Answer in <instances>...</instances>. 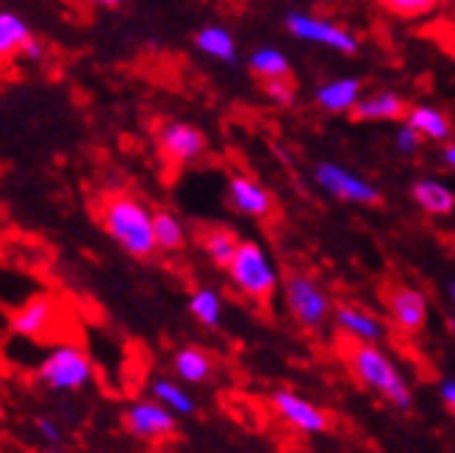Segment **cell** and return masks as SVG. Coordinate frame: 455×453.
<instances>
[{
  "instance_id": "obj_1",
  "label": "cell",
  "mask_w": 455,
  "mask_h": 453,
  "mask_svg": "<svg viewBox=\"0 0 455 453\" xmlns=\"http://www.w3.org/2000/svg\"><path fill=\"white\" fill-rule=\"evenodd\" d=\"M339 356L345 359V368L363 390L375 392L386 403H392L395 409H408L411 406V387H408L405 376L392 361V356L380 351L378 343H361V339L345 334L339 339Z\"/></svg>"
},
{
  "instance_id": "obj_2",
  "label": "cell",
  "mask_w": 455,
  "mask_h": 453,
  "mask_svg": "<svg viewBox=\"0 0 455 453\" xmlns=\"http://www.w3.org/2000/svg\"><path fill=\"white\" fill-rule=\"evenodd\" d=\"M103 231L133 259H148L158 251L153 234V212L131 195H111L98 206Z\"/></svg>"
},
{
  "instance_id": "obj_3",
  "label": "cell",
  "mask_w": 455,
  "mask_h": 453,
  "mask_svg": "<svg viewBox=\"0 0 455 453\" xmlns=\"http://www.w3.org/2000/svg\"><path fill=\"white\" fill-rule=\"evenodd\" d=\"M228 276H231L234 287L242 292L244 298L256 301V303H269V298L275 295V289L281 284V276L261 242L256 239H244L236 247V256L231 264L225 267Z\"/></svg>"
},
{
  "instance_id": "obj_4",
  "label": "cell",
  "mask_w": 455,
  "mask_h": 453,
  "mask_svg": "<svg viewBox=\"0 0 455 453\" xmlns=\"http://www.w3.org/2000/svg\"><path fill=\"white\" fill-rule=\"evenodd\" d=\"M283 303L291 320L306 331H320L333 311L325 287L314 276L298 273V270L283 279Z\"/></svg>"
},
{
  "instance_id": "obj_5",
  "label": "cell",
  "mask_w": 455,
  "mask_h": 453,
  "mask_svg": "<svg viewBox=\"0 0 455 453\" xmlns=\"http://www.w3.org/2000/svg\"><path fill=\"white\" fill-rule=\"evenodd\" d=\"M36 378L53 392H76L95 378V368L84 348L59 345L39 361Z\"/></svg>"
},
{
  "instance_id": "obj_6",
  "label": "cell",
  "mask_w": 455,
  "mask_h": 453,
  "mask_svg": "<svg viewBox=\"0 0 455 453\" xmlns=\"http://www.w3.org/2000/svg\"><path fill=\"white\" fill-rule=\"evenodd\" d=\"M283 26L294 39L323 44V48H331V51L345 53V56H353L361 48L358 36L350 28L339 26V22H333V20L308 14V12H289L283 17Z\"/></svg>"
},
{
  "instance_id": "obj_7",
  "label": "cell",
  "mask_w": 455,
  "mask_h": 453,
  "mask_svg": "<svg viewBox=\"0 0 455 453\" xmlns=\"http://www.w3.org/2000/svg\"><path fill=\"white\" fill-rule=\"evenodd\" d=\"M123 428L140 442H167L175 437V412L162 400H140L123 415Z\"/></svg>"
},
{
  "instance_id": "obj_8",
  "label": "cell",
  "mask_w": 455,
  "mask_h": 453,
  "mask_svg": "<svg viewBox=\"0 0 455 453\" xmlns=\"http://www.w3.org/2000/svg\"><path fill=\"white\" fill-rule=\"evenodd\" d=\"M380 303L403 334H419L427 323V298L411 284H386Z\"/></svg>"
},
{
  "instance_id": "obj_9",
  "label": "cell",
  "mask_w": 455,
  "mask_h": 453,
  "mask_svg": "<svg viewBox=\"0 0 455 453\" xmlns=\"http://www.w3.org/2000/svg\"><path fill=\"white\" fill-rule=\"evenodd\" d=\"M314 181L320 184L331 198L347 200V203H361V206H378L383 200L380 190L372 187L367 178H361L345 167H339L333 162H320L314 167Z\"/></svg>"
},
{
  "instance_id": "obj_10",
  "label": "cell",
  "mask_w": 455,
  "mask_h": 453,
  "mask_svg": "<svg viewBox=\"0 0 455 453\" xmlns=\"http://www.w3.org/2000/svg\"><path fill=\"white\" fill-rule=\"evenodd\" d=\"M156 148L162 153L164 162H170V165H192L209 150V140L197 125L170 120L158 128Z\"/></svg>"
},
{
  "instance_id": "obj_11",
  "label": "cell",
  "mask_w": 455,
  "mask_h": 453,
  "mask_svg": "<svg viewBox=\"0 0 455 453\" xmlns=\"http://www.w3.org/2000/svg\"><path fill=\"white\" fill-rule=\"evenodd\" d=\"M61 320V309L59 301L51 295H31L26 303H20L17 309H12L9 314V328L17 336L26 339H44L51 331L56 334Z\"/></svg>"
},
{
  "instance_id": "obj_12",
  "label": "cell",
  "mask_w": 455,
  "mask_h": 453,
  "mask_svg": "<svg viewBox=\"0 0 455 453\" xmlns=\"http://www.w3.org/2000/svg\"><path fill=\"white\" fill-rule=\"evenodd\" d=\"M269 403H272V409H275V415L300 434H325L331 428L328 412H323L320 406H314L311 400H306L303 395L291 390H275Z\"/></svg>"
},
{
  "instance_id": "obj_13",
  "label": "cell",
  "mask_w": 455,
  "mask_h": 453,
  "mask_svg": "<svg viewBox=\"0 0 455 453\" xmlns=\"http://www.w3.org/2000/svg\"><path fill=\"white\" fill-rule=\"evenodd\" d=\"M228 200L239 214L256 217V220H267L272 212H275V200H272L269 190L261 187L256 178L234 173L228 178Z\"/></svg>"
},
{
  "instance_id": "obj_14",
  "label": "cell",
  "mask_w": 455,
  "mask_h": 453,
  "mask_svg": "<svg viewBox=\"0 0 455 453\" xmlns=\"http://www.w3.org/2000/svg\"><path fill=\"white\" fill-rule=\"evenodd\" d=\"M333 320H336L341 334L361 339V343H380V339L386 336V326L378 320V314H372L370 309H363V306H355V303L336 306L333 309Z\"/></svg>"
},
{
  "instance_id": "obj_15",
  "label": "cell",
  "mask_w": 455,
  "mask_h": 453,
  "mask_svg": "<svg viewBox=\"0 0 455 453\" xmlns=\"http://www.w3.org/2000/svg\"><path fill=\"white\" fill-rule=\"evenodd\" d=\"M361 98H363V84H361V78H353V76L333 78L323 86H316V93H314L316 106L328 111V115H345V111H353V106Z\"/></svg>"
},
{
  "instance_id": "obj_16",
  "label": "cell",
  "mask_w": 455,
  "mask_h": 453,
  "mask_svg": "<svg viewBox=\"0 0 455 453\" xmlns=\"http://www.w3.org/2000/svg\"><path fill=\"white\" fill-rule=\"evenodd\" d=\"M405 115H408V106L397 93L367 95V98H361L350 111V117L358 123H392V120H400Z\"/></svg>"
},
{
  "instance_id": "obj_17",
  "label": "cell",
  "mask_w": 455,
  "mask_h": 453,
  "mask_svg": "<svg viewBox=\"0 0 455 453\" xmlns=\"http://www.w3.org/2000/svg\"><path fill=\"white\" fill-rule=\"evenodd\" d=\"M411 198L417 206L430 217H447L455 212V192L434 178H419L411 187Z\"/></svg>"
},
{
  "instance_id": "obj_18",
  "label": "cell",
  "mask_w": 455,
  "mask_h": 453,
  "mask_svg": "<svg viewBox=\"0 0 455 453\" xmlns=\"http://www.w3.org/2000/svg\"><path fill=\"white\" fill-rule=\"evenodd\" d=\"M405 117H408L405 123H411L425 140L447 142L452 137V123H450V117L444 115L442 109H436V106H411Z\"/></svg>"
},
{
  "instance_id": "obj_19",
  "label": "cell",
  "mask_w": 455,
  "mask_h": 453,
  "mask_svg": "<svg viewBox=\"0 0 455 453\" xmlns=\"http://www.w3.org/2000/svg\"><path fill=\"white\" fill-rule=\"evenodd\" d=\"M172 368H175V376L187 384H203L212 370H214V359L200 351L195 345H187V348H178L175 356H172Z\"/></svg>"
},
{
  "instance_id": "obj_20",
  "label": "cell",
  "mask_w": 455,
  "mask_h": 453,
  "mask_svg": "<svg viewBox=\"0 0 455 453\" xmlns=\"http://www.w3.org/2000/svg\"><path fill=\"white\" fill-rule=\"evenodd\" d=\"M239 237L225 229V225H212V229H206L200 234V247L203 254H206L217 267H228L231 264V259L236 256V247H239Z\"/></svg>"
},
{
  "instance_id": "obj_21",
  "label": "cell",
  "mask_w": 455,
  "mask_h": 453,
  "mask_svg": "<svg viewBox=\"0 0 455 453\" xmlns=\"http://www.w3.org/2000/svg\"><path fill=\"white\" fill-rule=\"evenodd\" d=\"M195 48L217 61H236V39L222 26H206L195 34Z\"/></svg>"
},
{
  "instance_id": "obj_22",
  "label": "cell",
  "mask_w": 455,
  "mask_h": 453,
  "mask_svg": "<svg viewBox=\"0 0 455 453\" xmlns=\"http://www.w3.org/2000/svg\"><path fill=\"white\" fill-rule=\"evenodd\" d=\"M31 36L34 34L28 28V22L22 20L20 14L0 12V56H4V59L20 56Z\"/></svg>"
},
{
  "instance_id": "obj_23",
  "label": "cell",
  "mask_w": 455,
  "mask_h": 453,
  "mask_svg": "<svg viewBox=\"0 0 455 453\" xmlns=\"http://www.w3.org/2000/svg\"><path fill=\"white\" fill-rule=\"evenodd\" d=\"M153 234H156V245L158 251H167V254H178L180 247L187 242V231H184V222H180L172 212L162 209V212H153Z\"/></svg>"
},
{
  "instance_id": "obj_24",
  "label": "cell",
  "mask_w": 455,
  "mask_h": 453,
  "mask_svg": "<svg viewBox=\"0 0 455 453\" xmlns=\"http://www.w3.org/2000/svg\"><path fill=\"white\" fill-rule=\"evenodd\" d=\"M247 67L250 73L261 81H269V78H291V64L289 59L278 51V48H261L256 51L253 56L247 59Z\"/></svg>"
},
{
  "instance_id": "obj_25",
  "label": "cell",
  "mask_w": 455,
  "mask_h": 453,
  "mask_svg": "<svg viewBox=\"0 0 455 453\" xmlns=\"http://www.w3.org/2000/svg\"><path fill=\"white\" fill-rule=\"evenodd\" d=\"M189 311L192 317L206 328H217L222 323V298L217 295V289L212 287H200L192 292L189 298Z\"/></svg>"
},
{
  "instance_id": "obj_26",
  "label": "cell",
  "mask_w": 455,
  "mask_h": 453,
  "mask_svg": "<svg viewBox=\"0 0 455 453\" xmlns=\"http://www.w3.org/2000/svg\"><path fill=\"white\" fill-rule=\"evenodd\" d=\"M153 398L162 400L164 406H170V409L175 415H192L195 412V400L187 395L184 387H178L175 381H167V378H156L153 381Z\"/></svg>"
},
{
  "instance_id": "obj_27",
  "label": "cell",
  "mask_w": 455,
  "mask_h": 453,
  "mask_svg": "<svg viewBox=\"0 0 455 453\" xmlns=\"http://www.w3.org/2000/svg\"><path fill=\"white\" fill-rule=\"evenodd\" d=\"M378 4L386 12H392L395 17L417 20V17H425V14L434 12L439 6V0H378Z\"/></svg>"
},
{
  "instance_id": "obj_28",
  "label": "cell",
  "mask_w": 455,
  "mask_h": 453,
  "mask_svg": "<svg viewBox=\"0 0 455 453\" xmlns=\"http://www.w3.org/2000/svg\"><path fill=\"white\" fill-rule=\"evenodd\" d=\"M264 93L275 106H291L294 103V84L291 78H269L264 81Z\"/></svg>"
},
{
  "instance_id": "obj_29",
  "label": "cell",
  "mask_w": 455,
  "mask_h": 453,
  "mask_svg": "<svg viewBox=\"0 0 455 453\" xmlns=\"http://www.w3.org/2000/svg\"><path fill=\"white\" fill-rule=\"evenodd\" d=\"M422 133L411 125V123H405V125H400L397 128V133H395V145H397V150L400 153H405V156H411V153H417L419 150V145H422Z\"/></svg>"
},
{
  "instance_id": "obj_30",
  "label": "cell",
  "mask_w": 455,
  "mask_h": 453,
  "mask_svg": "<svg viewBox=\"0 0 455 453\" xmlns=\"http://www.w3.org/2000/svg\"><path fill=\"white\" fill-rule=\"evenodd\" d=\"M439 395H442V403L447 406V412L455 417V378H447V381H442Z\"/></svg>"
},
{
  "instance_id": "obj_31",
  "label": "cell",
  "mask_w": 455,
  "mask_h": 453,
  "mask_svg": "<svg viewBox=\"0 0 455 453\" xmlns=\"http://www.w3.org/2000/svg\"><path fill=\"white\" fill-rule=\"evenodd\" d=\"M44 53H48V51H44V44L36 39V36H31L28 39V44H26V48H22V59H28V61H42L44 59Z\"/></svg>"
},
{
  "instance_id": "obj_32",
  "label": "cell",
  "mask_w": 455,
  "mask_h": 453,
  "mask_svg": "<svg viewBox=\"0 0 455 453\" xmlns=\"http://www.w3.org/2000/svg\"><path fill=\"white\" fill-rule=\"evenodd\" d=\"M36 432L48 440V442H61V432L56 428V423H51V420H44V417H39L36 420Z\"/></svg>"
},
{
  "instance_id": "obj_33",
  "label": "cell",
  "mask_w": 455,
  "mask_h": 453,
  "mask_svg": "<svg viewBox=\"0 0 455 453\" xmlns=\"http://www.w3.org/2000/svg\"><path fill=\"white\" fill-rule=\"evenodd\" d=\"M444 162H447V167L455 170V142H450V145L444 148Z\"/></svg>"
},
{
  "instance_id": "obj_34",
  "label": "cell",
  "mask_w": 455,
  "mask_h": 453,
  "mask_svg": "<svg viewBox=\"0 0 455 453\" xmlns=\"http://www.w3.org/2000/svg\"><path fill=\"white\" fill-rule=\"evenodd\" d=\"M89 4H98V6H117L120 0H89Z\"/></svg>"
},
{
  "instance_id": "obj_35",
  "label": "cell",
  "mask_w": 455,
  "mask_h": 453,
  "mask_svg": "<svg viewBox=\"0 0 455 453\" xmlns=\"http://www.w3.org/2000/svg\"><path fill=\"white\" fill-rule=\"evenodd\" d=\"M450 295H452V301H455V281L450 284Z\"/></svg>"
}]
</instances>
